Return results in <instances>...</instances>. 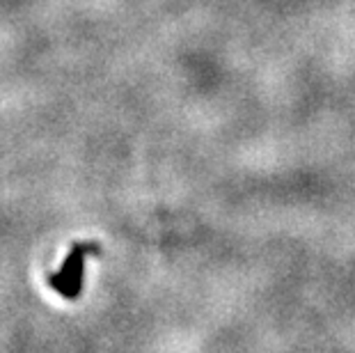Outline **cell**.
<instances>
[{"mask_svg": "<svg viewBox=\"0 0 355 353\" xmlns=\"http://www.w3.org/2000/svg\"><path fill=\"white\" fill-rule=\"evenodd\" d=\"M87 250H94L92 246H78L76 250L71 252V259H69V264H67V268L62 273H60L58 277H53V284H58V282H62L67 280L69 282L71 280V287H73V294L78 291V284H80V268H83V255H85Z\"/></svg>", "mask_w": 355, "mask_h": 353, "instance_id": "1", "label": "cell"}]
</instances>
